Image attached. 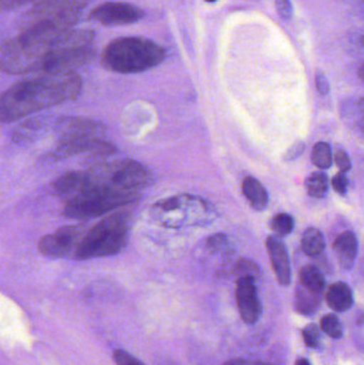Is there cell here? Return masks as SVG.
<instances>
[{"instance_id": "obj_38", "label": "cell", "mask_w": 364, "mask_h": 365, "mask_svg": "<svg viewBox=\"0 0 364 365\" xmlns=\"http://www.w3.org/2000/svg\"><path fill=\"white\" fill-rule=\"evenodd\" d=\"M205 1H207V2H215V1H217V0H205Z\"/></svg>"}, {"instance_id": "obj_13", "label": "cell", "mask_w": 364, "mask_h": 365, "mask_svg": "<svg viewBox=\"0 0 364 365\" xmlns=\"http://www.w3.org/2000/svg\"><path fill=\"white\" fill-rule=\"evenodd\" d=\"M266 248L278 282L284 287L290 285L291 263L286 247L279 237L271 235L267 237Z\"/></svg>"}, {"instance_id": "obj_9", "label": "cell", "mask_w": 364, "mask_h": 365, "mask_svg": "<svg viewBox=\"0 0 364 365\" xmlns=\"http://www.w3.org/2000/svg\"><path fill=\"white\" fill-rule=\"evenodd\" d=\"M145 13L139 6L128 2L108 1L96 6L89 19L104 26H123L138 23Z\"/></svg>"}, {"instance_id": "obj_7", "label": "cell", "mask_w": 364, "mask_h": 365, "mask_svg": "<svg viewBox=\"0 0 364 365\" xmlns=\"http://www.w3.org/2000/svg\"><path fill=\"white\" fill-rule=\"evenodd\" d=\"M138 197V192L92 188L64 201L62 214L66 218L87 220L128 205Z\"/></svg>"}, {"instance_id": "obj_19", "label": "cell", "mask_w": 364, "mask_h": 365, "mask_svg": "<svg viewBox=\"0 0 364 365\" xmlns=\"http://www.w3.org/2000/svg\"><path fill=\"white\" fill-rule=\"evenodd\" d=\"M325 238L322 232L316 227H308L301 238V249L308 257H316L325 250Z\"/></svg>"}, {"instance_id": "obj_26", "label": "cell", "mask_w": 364, "mask_h": 365, "mask_svg": "<svg viewBox=\"0 0 364 365\" xmlns=\"http://www.w3.org/2000/svg\"><path fill=\"white\" fill-rule=\"evenodd\" d=\"M303 339L306 346L309 349H318L322 341L320 328L316 324H310L303 330Z\"/></svg>"}, {"instance_id": "obj_10", "label": "cell", "mask_w": 364, "mask_h": 365, "mask_svg": "<svg viewBox=\"0 0 364 365\" xmlns=\"http://www.w3.org/2000/svg\"><path fill=\"white\" fill-rule=\"evenodd\" d=\"M58 139L104 138L106 126L100 121L83 117H62L56 122Z\"/></svg>"}, {"instance_id": "obj_3", "label": "cell", "mask_w": 364, "mask_h": 365, "mask_svg": "<svg viewBox=\"0 0 364 365\" xmlns=\"http://www.w3.org/2000/svg\"><path fill=\"white\" fill-rule=\"evenodd\" d=\"M166 49L142 36H123L111 41L102 55V64L111 72L136 74L160 66Z\"/></svg>"}, {"instance_id": "obj_16", "label": "cell", "mask_w": 364, "mask_h": 365, "mask_svg": "<svg viewBox=\"0 0 364 365\" xmlns=\"http://www.w3.org/2000/svg\"><path fill=\"white\" fill-rule=\"evenodd\" d=\"M241 189H243L244 195L254 210H264L269 205V193L256 178H246L241 185Z\"/></svg>"}, {"instance_id": "obj_11", "label": "cell", "mask_w": 364, "mask_h": 365, "mask_svg": "<svg viewBox=\"0 0 364 365\" xmlns=\"http://www.w3.org/2000/svg\"><path fill=\"white\" fill-rule=\"evenodd\" d=\"M236 302L244 323L254 325L262 314V304L259 298L256 279L241 277L236 280Z\"/></svg>"}, {"instance_id": "obj_28", "label": "cell", "mask_w": 364, "mask_h": 365, "mask_svg": "<svg viewBox=\"0 0 364 365\" xmlns=\"http://www.w3.org/2000/svg\"><path fill=\"white\" fill-rule=\"evenodd\" d=\"M113 360L117 365H145L140 360L128 354V351L118 349L113 353Z\"/></svg>"}, {"instance_id": "obj_17", "label": "cell", "mask_w": 364, "mask_h": 365, "mask_svg": "<svg viewBox=\"0 0 364 365\" xmlns=\"http://www.w3.org/2000/svg\"><path fill=\"white\" fill-rule=\"evenodd\" d=\"M322 302V295L305 289L301 284L295 291V310L303 317H312L318 312Z\"/></svg>"}, {"instance_id": "obj_31", "label": "cell", "mask_w": 364, "mask_h": 365, "mask_svg": "<svg viewBox=\"0 0 364 365\" xmlns=\"http://www.w3.org/2000/svg\"><path fill=\"white\" fill-rule=\"evenodd\" d=\"M276 8L280 16L286 21H290L293 16V6L291 0H276Z\"/></svg>"}, {"instance_id": "obj_20", "label": "cell", "mask_w": 364, "mask_h": 365, "mask_svg": "<svg viewBox=\"0 0 364 365\" xmlns=\"http://www.w3.org/2000/svg\"><path fill=\"white\" fill-rule=\"evenodd\" d=\"M44 122L38 118L27 120L19 126L13 133V140L16 143H27L29 139L34 138L36 134L42 130Z\"/></svg>"}, {"instance_id": "obj_1", "label": "cell", "mask_w": 364, "mask_h": 365, "mask_svg": "<svg viewBox=\"0 0 364 365\" xmlns=\"http://www.w3.org/2000/svg\"><path fill=\"white\" fill-rule=\"evenodd\" d=\"M95 32L89 29L21 31L0 51V71L10 75L75 72L96 57Z\"/></svg>"}, {"instance_id": "obj_27", "label": "cell", "mask_w": 364, "mask_h": 365, "mask_svg": "<svg viewBox=\"0 0 364 365\" xmlns=\"http://www.w3.org/2000/svg\"><path fill=\"white\" fill-rule=\"evenodd\" d=\"M333 158L342 173H348L352 169V163H350L348 153L343 149H337Z\"/></svg>"}, {"instance_id": "obj_35", "label": "cell", "mask_w": 364, "mask_h": 365, "mask_svg": "<svg viewBox=\"0 0 364 365\" xmlns=\"http://www.w3.org/2000/svg\"><path fill=\"white\" fill-rule=\"evenodd\" d=\"M222 365H275L269 364V362L262 361H249V360L241 359V358H234V359L229 360Z\"/></svg>"}, {"instance_id": "obj_23", "label": "cell", "mask_w": 364, "mask_h": 365, "mask_svg": "<svg viewBox=\"0 0 364 365\" xmlns=\"http://www.w3.org/2000/svg\"><path fill=\"white\" fill-rule=\"evenodd\" d=\"M295 221L291 215L280 212L274 217L271 222V227L277 237H286L290 235L294 230Z\"/></svg>"}, {"instance_id": "obj_14", "label": "cell", "mask_w": 364, "mask_h": 365, "mask_svg": "<svg viewBox=\"0 0 364 365\" xmlns=\"http://www.w3.org/2000/svg\"><path fill=\"white\" fill-rule=\"evenodd\" d=\"M333 251L344 269H352L358 255V240L353 232L344 231L336 237Z\"/></svg>"}, {"instance_id": "obj_8", "label": "cell", "mask_w": 364, "mask_h": 365, "mask_svg": "<svg viewBox=\"0 0 364 365\" xmlns=\"http://www.w3.org/2000/svg\"><path fill=\"white\" fill-rule=\"evenodd\" d=\"M87 230L83 225H66L53 233L42 236L38 242V250L51 259L70 257L75 253L79 242Z\"/></svg>"}, {"instance_id": "obj_15", "label": "cell", "mask_w": 364, "mask_h": 365, "mask_svg": "<svg viewBox=\"0 0 364 365\" xmlns=\"http://www.w3.org/2000/svg\"><path fill=\"white\" fill-rule=\"evenodd\" d=\"M326 302L329 308L336 312H345L354 304V294L350 285L339 281L329 287L326 293Z\"/></svg>"}, {"instance_id": "obj_34", "label": "cell", "mask_w": 364, "mask_h": 365, "mask_svg": "<svg viewBox=\"0 0 364 365\" xmlns=\"http://www.w3.org/2000/svg\"><path fill=\"white\" fill-rule=\"evenodd\" d=\"M316 85L318 88V91L323 96H327L331 91V85H329L328 79L324 73L318 71L316 74Z\"/></svg>"}, {"instance_id": "obj_22", "label": "cell", "mask_w": 364, "mask_h": 365, "mask_svg": "<svg viewBox=\"0 0 364 365\" xmlns=\"http://www.w3.org/2000/svg\"><path fill=\"white\" fill-rule=\"evenodd\" d=\"M312 163L321 170H326L333 165V151L326 143H318L314 145L311 154Z\"/></svg>"}, {"instance_id": "obj_25", "label": "cell", "mask_w": 364, "mask_h": 365, "mask_svg": "<svg viewBox=\"0 0 364 365\" xmlns=\"http://www.w3.org/2000/svg\"><path fill=\"white\" fill-rule=\"evenodd\" d=\"M233 274L237 278L252 277V278L256 280L261 276V269L254 259L241 257L235 263L234 268H233Z\"/></svg>"}, {"instance_id": "obj_18", "label": "cell", "mask_w": 364, "mask_h": 365, "mask_svg": "<svg viewBox=\"0 0 364 365\" xmlns=\"http://www.w3.org/2000/svg\"><path fill=\"white\" fill-rule=\"evenodd\" d=\"M299 284L313 293L323 295L326 279L320 268L313 265H306L299 270Z\"/></svg>"}, {"instance_id": "obj_30", "label": "cell", "mask_w": 364, "mask_h": 365, "mask_svg": "<svg viewBox=\"0 0 364 365\" xmlns=\"http://www.w3.org/2000/svg\"><path fill=\"white\" fill-rule=\"evenodd\" d=\"M306 150V145L303 141H297L294 145H291L288 148V151L284 155V160L286 162H293V160H297L299 156L303 155V152Z\"/></svg>"}, {"instance_id": "obj_2", "label": "cell", "mask_w": 364, "mask_h": 365, "mask_svg": "<svg viewBox=\"0 0 364 365\" xmlns=\"http://www.w3.org/2000/svg\"><path fill=\"white\" fill-rule=\"evenodd\" d=\"M81 89L83 79L76 72L32 74L0 94V123L19 121L44 109L76 100Z\"/></svg>"}, {"instance_id": "obj_29", "label": "cell", "mask_w": 364, "mask_h": 365, "mask_svg": "<svg viewBox=\"0 0 364 365\" xmlns=\"http://www.w3.org/2000/svg\"><path fill=\"white\" fill-rule=\"evenodd\" d=\"M38 0H0V14L16 10L21 6H27L29 4H36Z\"/></svg>"}, {"instance_id": "obj_12", "label": "cell", "mask_w": 364, "mask_h": 365, "mask_svg": "<svg viewBox=\"0 0 364 365\" xmlns=\"http://www.w3.org/2000/svg\"><path fill=\"white\" fill-rule=\"evenodd\" d=\"M90 182L87 170L68 171L59 175L51 182V191L60 199H72L85 191L89 190Z\"/></svg>"}, {"instance_id": "obj_33", "label": "cell", "mask_w": 364, "mask_h": 365, "mask_svg": "<svg viewBox=\"0 0 364 365\" xmlns=\"http://www.w3.org/2000/svg\"><path fill=\"white\" fill-rule=\"evenodd\" d=\"M331 185H333V189L340 195H344L348 192V180L344 173H340L336 175L333 181H331Z\"/></svg>"}, {"instance_id": "obj_5", "label": "cell", "mask_w": 364, "mask_h": 365, "mask_svg": "<svg viewBox=\"0 0 364 365\" xmlns=\"http://www.w3.org/2000/svg\"><path fill=\"white\" fill-rule=\"evenodd\" d=\"M90 189L109 188L138 192L152 184V175L145 165L130 158L109 160L85 169Z\"/></svg>"}, {"instance_id": "obj_21", "label": "cell", "mask_w": 364, "mask_h": 365, "mask_svg": "<svg viewBox=\"0 0 364 365\" xmlns=\"http://www.w3.org/2000/svg\"><path fill=\"white\" fill-rule=\"evenodd\" d=\"M306 188H307L309 195L318 199L326 197L327 192L329 189V180L326 173H313L308 178L307 181L305 182Z\"/></svg>"}, {"instance_id": "obj_32", "label": "cell", "mask_w": 364, "mask_h": 365, "mask_svg": "<svg viewBox=\"0 0 364 365\" xmlns=\"http://www.w3.org/2000/svg\"><path fill=\"white\" fill-rule=\"evenodd\" d=\"M227 236L222 233H217L207 240V247L212 252H217L222 250V247L226 245Z\"/></svg>"}, {"instance_id": "obj_36", "label": "cell", "mask_w": 364, "mask_h": 365, "mask_svg": "<svg viewBox=\"0 0 364 365\" xmlns=\"http://www.w3.org/2000/svg\"><path fill=\"white\" fill-rule=\"evenodd\" d=\"M294 365H311V364H310L309 360L306 359V358H299V359L295 362Z\"/></svg>"}, {"instance_id": "obj_6", "label": "cell", "mask_w": 364, "mask_h": 365, "mask_svg": "<svg viewBox=\"0 0 364 365\" xmlns=\"http://www.w3.org/2000/svg\"><path fill=\"white\" fill-rule=\"evenodd\" d=\"M91 1L93 0H38L19 19V29H72Z\"/></svg>"}, {"instance_id": "obj_24", "label": "cell", "mask_w": 364, "mask_h": 365, "mask_svg": "<svg viewBox=\"0 0 364 365\" xmlns=\"http://www.w3.org/2000/svg\"><path fill=\"white\" fill-rule=\"evenodd\" d=\"M321 329L323 332L335 339L339 340L343 336V327L339 317L335 314H327L321 319Z\"/></svg>"}, {"instance_id": "obj_37", "label": "cell", "mask_w": 364, "mask_h": 365, "mask_svg": "<svg viewBox=\"0 0 364 365\" xmlns=\"http://www.w3.org/2000/svg\"><path fill=\"white\" fill-rule=\"evenodd\" d=\"M360 78L363 79V66H361L360 68Z\"/></svg>"}, {"instance_id": "obj_4", "label": "cell", "mask_w": 364, "mask_h": 365, "mask_svg": "<svg viewBox=\"0 0 364 365\" xmlns=\"http://www.w3.org/2000/svg\"><path fill=\"white\" fill-rule=\"evenodd\" d=\"M130 232V212H113L85 231L75 251L74 259L83 261L118 255L125 249Z\"/></svg>"}]
</instances>
